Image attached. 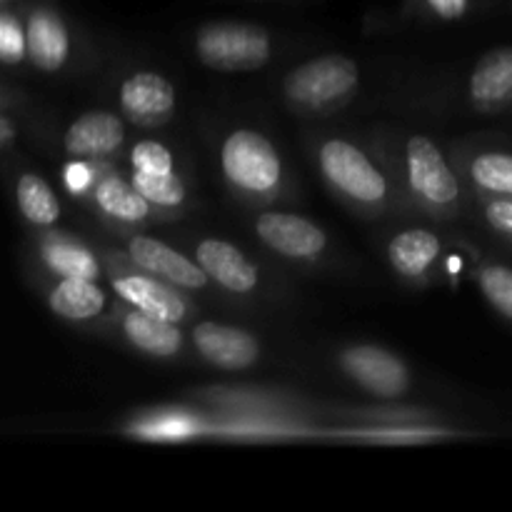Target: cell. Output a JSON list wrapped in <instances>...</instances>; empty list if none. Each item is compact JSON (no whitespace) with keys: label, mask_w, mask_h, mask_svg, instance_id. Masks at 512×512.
<instances>
[{"label":"cell","mask_w":512,"mask_h":512,"mask_svg":"<svg viewBox=\"0 0 512 512\" xmlns=\"http://www.w3.org/2000/svg\"><path fill=\"white\" fill-rule=\"evenodd\" d=\"M193 343L208 363L220 370H248L258 363V340L243 328L220 323H200L193 330Z\"/></svg>","instance_id":"obj_8"},{"label":"cell","mask_w":512,"mask_h":512,"mask_svg":"<svg viewBox=\"0 0 512 512\" xmlns=\"http://www.w3.org/2000/svg\"><path fill=\"white\" fill-rule=\"evenodd\" d=\"M133 168L145 173H170L173 170V155L165 145L155 140H143L133 148Z\"/></svg>","instance_id":"obj_26"},{"label":"cell","mask_w":512,"mask_h":512,"mask_svg":"<svg viewBox=\"0 0 512 512\" xmlns=\"http://www.w3.org/2000/svg\"><path fill=\"white\" fill-rule=\"evenodd\" d=\"M480 290L488 298V303L500 315L512 320V268L505 265H485L478 275Z\"/></svg>","instance_id":"obj_24"},{"label":"cell","mask_w":512,"mask_h":512,"mask_svg":"<svg viewBox=\"0 0 512 512\" xmlns=\"http://www.w3.org/2000/svg\"><path fill=\"white\" fill-rule=\"evenodd\" d=\"M255 230L268 248L285 258H315L328 243L318 225L293 213H263L255 220Z\"/></svg>","instance_id":"obj_7"},{"label":"cell","mask_w":512,"mask_h":512,"mask_svg":"<svg viewBox=\"0 0 512 512\" xmlns=\"http://www.w3.org/2000/svg\"><path fill=\"white\" fill-rule=\"evenodd\" d=\"M95 200H98V205L105 213L115 215L120 220H128V223L143 220L148 215L145 195L135 185H128L120 178L100 180L98 188H95Z\"/></svg>","instance_id":"obj_19"},{"label":"cell","mask_w":512,"mask_h":512,"mask_svg":"<svg viewBox=\"0 0 512 512\" xmlns=\"http://www.w3.org/2000/svg\"><path fill=\"white\" fill-rule=\"evenodd\" d=\"M18 205L20 213L35 225H53L60 215V203L53 188L40 175L25 173L18 180Z\"/></svg>","instance_id":"obj_20"},{"label":"cell","mask_w":512,"mask_h":512,"mask_svg":"<svg viewBox=\"0 0 512 512\" xmlns=\"http://www.w3.org/2000/svg\"><path fill=\"white\" fill-rule=\"evenodd\" d=\"M28 53L25 30L18 20L8 13H0V60L3 63H20Z\"/></svg>","instance_id":"obj_25"},{"label":"cell","mask_w":512,"mask_h":512,"mask_svg":"<svg viewBox=\"0 0 512 512\" xmlns=\"http://www.w3.org/2000/svg\"><path fill=\"white\" fill-rule=\"evenodd\" d=\"M115 293L133 303L135 308L143 313L155 315V318L170 320V323H180L185 318V303L175 290L168 285L158 283L145 275H125V278L115 280Z\"/></svg>","instance_id":"obj_15"},{"label":"cell","mask_w":512,"mask_h":512,"mask_svg":"<svg viewBox=\"0 0 512 512\" xmlns=\"http://www.w3.org/2000/svg\"><path fill=\"white\" fill-rule=\"evenodd\" d=\"M125 335H128L135 348L145 350L150 355H160V358L178 353L180 345H183L178 328L170 320L155 318V315L143 313V310L130 313L125 318Z\"/></svg>","instance_id":"obj_18"},{"label":"cell","mask_w":512,"mask_h":512,"mask_svg":"<svg viewBox=\"0 0 512 512\" xmlns=\"http://www.w3.org/2000/svg\"><path fill=\"white\" fill-rule=\"evenodd\" d=\"M358 65L338 53L298 65L285 78V93L305 110H333L358 88Z\"/></svg>","instance_id":"obj_1"},{"label":"cell","mask_w":512,"mask_h":512,"mask_svg":"<svg viewBox=\"0 0 512 512\" xmlns=\"http://www.w3.org/2000/svg\"><path fill=\"white\" fill-rule=\"evenodd\" d=\"M195 53L208 68L223 73L258 70L270 58V35L258 25L215 23L198 33Z\"/></svg>","instance_id":"obj_2"},{"label":"cell","mask_w":512,"mask_h":512,"mask_svg":"<svg viewBox=\"0 0 512 512\" xmlns=\"http://www.w3.org/2000/svg\"><path fill=\"white\" fill-rule=\"evenodd\" d=\"M65 183H68V188L73 190V193H80V190L88 188L90 170L85 168L83 163L68 165V168H65Z\"/></svg>","instance_id":"obj_28"},{"label":"cell","mask_w":512,"mask_h":512,"mask_svg":"<svg viewBox=\"0 0 512 512\" xmlns=\"http://www.w3.org/2000/svg\"><path fill=\"white\" fill-rule=\"evenodd\" d=\"M43 260L50 270H55L63 278L95 280L100 275L93 255L73 243H48L43 248Z\"/></svg>","instance_id":"obj_21"},{"label":"cell","mask_w":512,"mask_h":512,"mask_svg":"<svg viewBox=\"0 0 512 512\" xmlns=\"http://www.w3.org/2000/svg\"><path fill=\"white\" fill-rule=\"evenodd\" d=\"M105 293L93 280L63 278L50 293V308L65 320H90L103 310Z\"/></svg>","instance_id":"obj_17"},{"label":"cell","mask_w":512,"mask_h":512,"mask_svg":"<svg viewBox=\"0 0 512 512\" xmlns=\"http://www.w3.org/2000/svg\"><path fill=\"white\" fill-rule=\"evenodd\" d=\"M123 120L108 110L83 113L65 133V150L73 158H105L123 145Z\"/></svg>","instance_id":"obj_11"},{"label":"cell","mask_w":512,"mask_h":512,"mask_svg":"<svg viewBox=\"0 0 512 512\" xmlns=\"http://www.w3.org/2000/svg\"><path fill=\"white\" fill-rule=\"evenodd\" d=\"M25 40H28L30 60L40 70H45V73H53V70L63 68V63L68 60V30L60 23L58 15L48 13V10H38V13L30 15Z\"/></svg>","instance_id":"obj_13"},{"label":"cell","mask_w":512,"mask_h":512,"mask_svg":"<svg viewBox=\"0 0 512 512\" xmlns=\"http://www.w3.org/2000/svg\"><path fill=\"white\" fill-rule=\"evenodd\" d=\"M485 218L498 233L512 238V198H495L485 205Z\"/></svg>","instance_id":"obj_27"},{"label":"cell","mask_w":512,"mask_h":512,"mask_svg":"<svg viewBox=\"0 0 512 512\" xmlns=\"http://www.w3.org/2000/svg\"><path fill=\"white\" fill-rule=\"evenodd\" d=\"M475 185L500 198H512V153H480L470 163Z\"/></svg>","instance_id":"obj_22"},{"label":"cell","mask_w":512,"mask_h":512,"mask_svg":"<svg viewBox=\"0 0 512 512\" xmlns=\"http://www.w3.org/2000/svg\"><path fill=\"white\" fill-rule=\"evenodd\" d=\"M430 3H433V8L438 10V15H443V18H460L465 5H468V0H430Z\"/></svg>","instance_id":"obj_29"},{"label":"cell","mask_w":512,"mask_h":512,"mask_svg":"<svg viewBox=\"0 0 512 512\" xmlns=\"http://www.w3.org/2000/svg\"><path fill=\"white\" fill-rule=\"evenodd\" d=\"M408 170L413 190L428 203L450 205L458 200V178L448 168L438 145L425 135L408 140Z\"/></svg>","instance_id":"obj_6"},{"label":"cell","mask_w":512,"mask_h":512,"mask_svg":"<svg viewBox=\"0 0 512 512\" xmlns=\"http://www.w3.org/2000/svg\"><path fill=\"white\" fill-rule=\"evenodd\" d=\"M198 263L208 273V278L218 280L223 288L233 293H250L258 285L255 265L225 240H203L198 245Z\"/></svg>","instance_id":"obj_12"},{"label":"cell","mask_w":512,"mask_h":512,"mask_svg":"<svg viewBox=\"0 0 512 512\" xmlns=\"http://www.w3.org/2000/svg\"><path fill=\"white\" fill-rule=\"evenodd\" d=\"M223 170L238 188L268 193L280 183V158L258 130H235L223 145Z\"/></svg>","instance_id":"obj_3"},{"label":"cell","mask_w":512,"mask_h":512,"mask_svg":"<svg viewBox=\"0 0 512 512\" xmlns=\"http://www.w3.org/2000/svg\"><path fill=\"white\" fill-rule=\"evenodd\" d=\"M130 258H133L138 268L155 273L158 278L168 280V283L178 285V288L198 290L208 283V273L203 268L193 265L178 250L168 248V245L155 238L138 235V238L130 240Z\"/></svg>","instance_id":"obj_10"},{"label":"cell","mask_w":512,"mask_h":512,"mask_svg":"<svg viewBox=\"0 0 512 512\" xmlns=\"http://www.w3.org/2000/svg\"><path fill=\"white\" fill-rule=\"evenodd\" d=\"M120 108L135 125H160L173 115L175 90L163 75L143 70L120 85Z\"/></svg>","instance_id":"obj_9"},{"label":"cell","mask_w":512,"mask_h":512,"mask_svg":"<svg viewBox=\"0 0 512 512\" xmlns=\"http://www.w3.org/2000/svg\"><path fill=\"white\" fill-rule=\"evenodd\" d=\"M133 185L145 195L148 203L165 205V208H175L185 198L183 180L173 170L170 173H145V170H135Z\"/></svg>","instance_id":"obj_23"},{"label":"cell","mask_w":512,"mask_h":512,"mask_svg":"<svg viewBox=\"0 0 512 512\" xmlns=\"http://www.w3.org/2000/svg\"><path fill=\"white\" fill-rule=\"evenodd\" d=\"M345 373L378 398H400L410 388V373L398 355L378 345H355L340 355Z\"/></svg>","instance_id":"obj_5"},{"label":"cell","mask_w":512,"mask_h":512,"mask_svg":"<svg viewBox=\"0 0 512 512\" xmlns=\"http://www.w3.org/2000/svg\"><path fill=\"white\" fill-rule=\"evenodd\" d=\"M320 165L330 183L363 203H378L388 193L383 173L368 160V155L345 140H328L320 148Z\"/></svg>","instance_id":"obj_4"},{"label":"cell","mask_w":512,"mask_h":512,"mask_svg":"<svg viewBox=\"0 0 512 512\" xmlns=\"http://www.w3.org/2000/svg\"><path fill=\"white\" fill-rule=\"evenodd\" d=\"M440 253V240L435 238L430 230H405V233L395 235L390 240V263L398 270L400 275H408V278H415V275H423L428 270V265L438 258Z\"/></svg>","instance_id":"obj_16"},{"label":"cell","mask_w":512,"mask_h":512,"mask_svg":"<svg viewBox=\"0 0 512 512\" xmlns=\"http://www.w3.org/2000/svg\"><path fill=\"white\" fill-rule=\"evenodd\" d=\"M470 95L483 108H500L512 100V48L485 53L470 75Z\"/></svg>","instance_id":"obj_14"}]
</instances>
